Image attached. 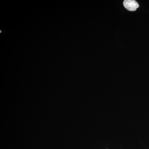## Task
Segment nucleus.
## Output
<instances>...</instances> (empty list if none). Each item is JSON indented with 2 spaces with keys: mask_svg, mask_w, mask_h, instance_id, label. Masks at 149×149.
<instances>
[{
  "mask_svg": "<svg viewBox=\"0 0 149 149\" xmlns=\"http://www.w3.org/2000/svg\"><path fill=\"white\" fill-rule=\"evenodd\" d=\"M123 5L127 10L132 12L136 11L139 7L138 3L134 0H125L123 1Z\"/></svg>",
  "mask_w": 149,
  "mask_h": 149,
  "instance_id": "1",
  "label": "nucleus"
}]
</instances>
